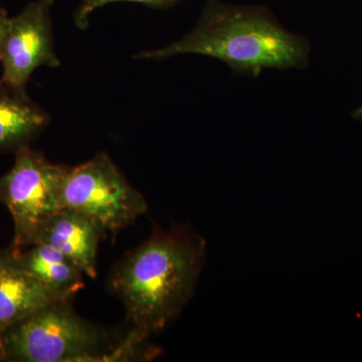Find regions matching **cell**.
<instances>
[{
	"instance_id": "obj_1",
	"label": "cell",
	"mask_w": 362,
	"mask_h": 362,
	"mask_svg": "<svg viewBox=\"0 0 362 362\" xmlns=\"http://www.w3.org/2000/svg\"><path fill=\"white\" fill-rule=\"evenodd\" d=\"M206 252V240L187 226L156 228L128 252L109 279L128 325L151 337L175 321L194 296Z\"/></svg>"
},
{
	"instance_id": "obj_2",
	"label": "cell",
	"mask_w": 362,
	"mask_h": 362,
	"mask_svg": "<svg viewBox=\"0 0 362 362\" xmlns=\"http://www.w3.org/2000/svg\"><path fill=\"white\" fill-rule=\"evenodd\" d=\"M310 51L309 40L286 30L268 7L207 0L192 32L136 58L161 61L180 54H202L223 62L233 76L258 78L268 69L308 68Z\"/></svg>"
},
{
	"instance_id": "obj_3",
	"label": "cell",
	"mask_w": 362,
	"mask_h": 362,
	"mask_svg": "<svg viewBox=\"0 0 362 362\" xmlns=\"http://www.w3.org/2000/svg\"><path fill=\"white\" fill-rule=\"evenodd\" d=\"M128 325L114 332L78 315L69 301L45 305L0 337V361L123 362L151 361L160 349Z\"/></svg>"
},
{
	"instance_id": "obj_4",
	"label": "cell",
	"mask_w": 362,
	"mask_h": 362,
	"mask_svg": "<svg viewBox=\"0 0 362 362\" xmlns=\"http://www.w3.org/2000/svg\"><path fill=\"white\" fill-rule=\"evenodd\" d=\"M14 154L13 168L0 176V204L13 221L11 247H23L33 244L47 221L63 209L59 192L69 166L52 163L30 145Z\"/></svg>"
},
{
	"instance_id": "obj_5",
	"label": "cell",
	"mask_w": 362,
	"mask_h": 362,
	"mask_svg": "<svg viewBox=\"0 0 362 362\" xmlns=\"http://www.w3.org/2000/svg\"><path fill=\"white\" fill-rule=\"evenodd\" d=\"M59 201L63 207L92 216L111 233L134 223L148 207L144 197L105 152L80 165L69 166Z\"/></svg>"
},
{
	"instance_id": "obj_6",
	"label": "cell",
	"mask_w": 362,
	"mask_h": 362,
	"mask_svg": "<svg viewBox=\"0 0 362 362\" xmlns=\"http://www.w3.org/2000/svg\"><path fill=\"white\" fill-rule=\"evenodd\" d=\"M52 6L54 0H35L9 20L0 54L2 84L26 93V86L35 70L61 65L54 51Z\"/></svg>"
},
{
	"instance_id": "obj_7",
	"label": "cell",
	"mask_w": 362,
	"mask_h": 362,
	"mask_svg": "<svg viewBox=\"0 0 362 362\" xmlns=\"http://www.w3.org/2000/svg\"><path fill=\"white\" fill-rule=\"evenodd\" d=\"M106 228L92 216L63 207L47 221L35 243H45L71 259L90 279L97 278V256Z\"/></svg>"
},
{
	"instance_id": "obj_8",
	"label": "cell",
	"mask_w": 362,
	"mask_h": 362,
	"mask_svg": "<svg viewBox=\"0 0 362 362\" xmlns=\"http://www.w3.org/2000/svg\"><path fill=\"white\" fill-rule=\"evenodd\" d=\"M20 266L58 301H70L85 286V274L71 259L45 243L6 249Z\"/></svg>"
},
{
	"instance_id": "obj_9",
	"label": "cell",
	"mask_w": 362,
	"mask_h": 362,
	"mask_svg": "<svg viewBox=\"0 0 362 362\" xmlns=\"http://www.w3.org/2000/svg\"><path fill=\"white\" fill-rule=\"evenodd\" d=\"M58 301L20 266L7 250H0V337L13 324Z\"/></svg>"
},
{
	"instance_id": "obj_10",
	"label": "cell",
	"mask_w": 362,
	"mask_h": 362,
	"mask_svg": "<svg viewBox=\"0 0 362 362\" xmlns=\"http://www.w3.org/2000/svg\"><path fill=\"white\" fill-rule=\"evenodd\" d=\"M49 123V114L28 93L0 82V151L14 152L30 145Z\"/></svg>"
},
{
	"instance_id": "obj_11",
	"label": "cell",
	"mask_w": 362,
	"mask_h": 362,
	"mask_svg": "<svg viewBox=\"0 0 362 362\" xmlns=\"http://www.w3.org/2000/svg\"><path fill=\"white\" fill-rule=\"evenodd\" d=\"M181 0H80L74 11L73 20L78 30H84L89 26L90 14L107 4L115 2H135L154 9H168L180 4Z\"/></svg>"
},
{
	"instance_id": "obj_12",
	"label": "cell",
	"mask_w": 362,
	"mask_h": 362,
	"mask_svg": "<svg viewBox=\"0 0 362 362\" xmlns=\"http://www.w3.org/2000/svg\"><path fill=\"white\" fill-rule=\"evenodd\" d=\"M9 20L11 18L6 9L0 8V54H1L2 45H4L7 28H8Z\"/></svg>"
},
{
	"instance_id": "obj_13",
	"label": "cell",
	"mask_w": 362,
	"mask_h": 362,
	"mask_svg": "<svg viewBox=\"0 0 362 362\" xmlns=\"http://www.w3.org/2000/svg\"><path fill=\"white\" fill-rule=\"evenodd\" d=\"M351 116L354 120L359 121V122L362 123V104L358 107V108L352 112Z\"/></svg>"
}]
</instances>
